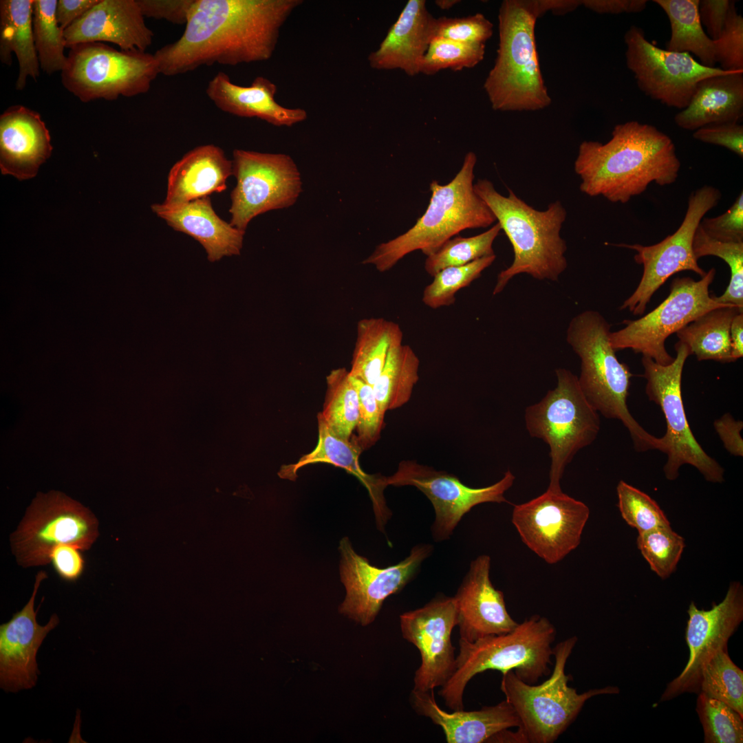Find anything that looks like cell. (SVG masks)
<instances>
[{
    "instance_id": "obj_8",
    "label": "cell",
    "mask_w": 743,
    "mask_h": 743,
    "mask_svg": "<svg viewBox=\"0 0 743 743\" xmlns=\"http://www.w3.org/2000/svg\"><path fill=\"white\" fill-rule=\"evenodd\" d=\"M577 642L571 636L553 648L554 665L550 678L539 685L519 679L513 670L502 674L501 690L519 720L516 731L521 742L552 743L575 720L585 702L601 694L619 693L608 686L578 693L568 686L570 676L565 667Z\"/></svg>"
},
{
    "instance_id": "obj_30",
    "label": "cell",
    "mask_w": 743,
    "mask_h": 743,
    "mask_svg": "<svg viewBox=\"0 0 743 743\" xmlns=\"http://www.w3.org/2000/svg\"><path fill=\"white\" fill-rule=\"evenodd\" d=\"M151 209L174 230L200 242L211 262L240 254L245 231L221 219L208 196L173 206L154 204Z\"/></svg>"
},
{
    "instance_id": "obj_52",
    "label": "cell",
    "mask_w": 743,
    "mask_h": 743,
    "mask_svg": "<svg viewBox=\"0 0 743 743\" xmlns=\"http://www.w3.org/2000/svg\"><path fill=\"white\" fill-rule=\"evenodd\" d=\"M693 137L700 142L726 148L743 157V126L740 122L709 125L694 131Z\"/></svg>"
},
{
    "instance_id": "obj_11",
    "label": "cell",
    "mask_w": 743,
    "mask_h": 743,
    "mask_svg": "<svg viewBox=\"0 0 743 743\" xmlns=\"http://www.w3.org/2000/svg\"><path fill=\"white\" fill-rule=\"evenodd\" d=\"M676 356L672 363L661 365L647 356H642L646 379L645 393L649 400L658 405L665 418L667 431L661 437L667 460L663 467L666 478L676 480L684 464L697 469L707 481H724V469L709 456L695 438L689 425L683 405L681 382L683 367L691 355L689 347L678 341Z\"/></svg>"
},
{
    "instance_id": "obj_15",
    "label": "cell",
    "mask_w": 743,
    "mask_h": 743,
    "mask_svg": "<svg viewBox=\"0 0 743 743\" xmlns=\"http://www.w3.org/2000/svg\"><path fill=\"white\" fill-rule=\"evenodd\" d=\"M232 162L237 180L229 209L233 226L246 231L256 216L297 202L302 182L290 155L235 149Z\"/></svg>"
},
{
    "instance_id": "obj_36",
    "label": "cell",
    "mask_w": 743,
    "mask_h": 743,
    "mask_svg": "<svg viewBox=\"0 0 743 743\" xmlns=\"http://www.w3.org/2000/svg\"><path fill=\"white\" fill-rule=\"evenodd\" d=\"M699 0H654L667 16L671 37L666 50L693 53L708 67L716 63L713 40L704 30L698 14Z\"/></svg>"
},
{
    "instance_id": "obj_34",
    "label": "cell",
    "mask_w": 743,
    "mask_h": 743,
    "mask_svg": "<svg viewBox=\"0 0 743 743\" xmlns=\"http://www.w3.org/2000/svg\"><path fill=\"white\" fill-rule=\"evenodd\" d=\"M400 325L384 318L358 321L349 373L373 385L382 371L389 350L402 343Z\"/></svg>"
},
{
    "instance_id": "obj_43",
    "label": "cell",
    "mask_w": 743,
    "mask_h": 743,
    "mask_svg": "<svg viewBox=\"0 0 743 743\" xmlns=\"http://www.w3.org/2000/svg\"><path fill=\"white\" fill-rule=\"evenodd\" d=\"M492 255L460 266L446 268L438 272L422 292L423 303L431 309L453 305L455 294L479 278L482 272L495 260Z\"/></svg>"
},
{
    "instance_id": "obj_13",
    "label": "cell",
    "mask_w": 743,
    "mask_h": 743,
    "mask_svg": "<svg viewBox=\"0 0 743 743\" xmlns=\"http://www.w3.org/2000/svg\"><path fill=\"white\" fill-rule=\"evenodd\" d=\"M715 273L711 268L698 281L689 277L675 278L669 295L658 306L638 319L623 321V328L610 332L612 348L631 349L664 365L672 363L674 358L665 347L670 335L711 310L732 305L718 303L709 294Z\"/></svg>"
},
{
    "instance_id": "obj_40",
    "label": "cell",
    "mask_w": 743,
    "mask_h": 743,
    "mask_svg": "<svg viewBox=\"0 0 743 743\" xmlns=\"http://www.w3.org/2000/svg\"><path fill=\"white\" fill-rule=\"evenodd\" d=\"M700 692L724 702L743 717V671L731 660L726 649L718 650L703 665Z\"/></svg>"
},
{
    "instance_id": "obj_33",
    "label": "cell",
    "mask_w": 743,
    "mask_h": 743,
    "mask_svg": "<svg viewBox=\"0 0 743 743\" xmlns=\"http://www.w3.org/2000/svg\"><path fill=\"white\" fill-rule=\"evenodd\" d=\"M34 0L0 1V60L11 65L12 53L17 56L19 74L15 87L23 90L27 78L39 76L40 65L34 46L32 15Z\"/></svg>"
},
{
    "instance_id": "obj_37",
    "label": "cell",
    "mask_w": 743,
    "mask_h": 743,
    "mask_svg": "<svg viewBox=\"0 0 743 743\" xmlns=\"http://www.w3.org/2000/svg\"><path fill=\"white\" fill-rule=\"evenodd\" d=\"M420 360L413 349L402 343L394 346L372 385L384 413L401 407L410 400L419 380Z\"/></svg>"
},
{
    "instance_id": "obj_41",
    "label": "cell",
    "mask_w": 743,
    "mask_h": 743,
    "mask_svg": "<svg viewBox=\"0 0 743 743\" xmlns=\"http://www.w3.org/2000/svg\"><path fill=\"white\" fill-rule=\"evenodd\" d=\"M693 250L697 259L704 256H715L729 267L731 277L724 292L713 295L715 301L732 305L743 310V242H722L709 237L698 225L693 237Z\"/></svg>"
},
{
    "instance_id": "obj_46",
    "label": "cell",
    "mask_w": 743,
    "mask_h": 743,
    "mask_svg": "<svg viewBox=\"0 0 743 743\" xmlns=\"http://www.w3.org/2000/svg\"><path fill=\"white\" fill-rule=\"evenodd\" d=\"M637 546L651 570L662 579L674 572L685 547L684 539L671 526L639 532Z\"/></svg>"
},
{
    "instance_id": "obj_45",
    "label": "cell",
    "mask_w": 743,
    "mask_h": 743,
    "mask_svg": "<svg viewBox=\"0 0 743 743\" xmlns=\"http://www.w3.org/2000/svg\"><path fill=\"white\" fill-rule=\"evenodd\" d=\"M696 710L705 743H742L743 717L727 704L698 693Z\"/></svg>"
},
{
    "instance_id": "obj_7",
    "label": "cell",
    "mask_w": 743,
    "mask_h": 743,
    "mask_svg": "<svg viewBox=\"0 0 743 743\" xmlns=\"http://www.w3.org/2000/svg\"><path fill=\"white\" fill-rule=\"evenodd\" d=\"M556 629L546 617L533 615L510 632L470 643L460 639L455 669L439 695L453 711L464 709L465 687L475 675L487 670H513L524 682L535 685L551 671Z\"/></svg>"
},
{
    "instance_id": "obj_29",
    "label": "cell",
    "mask_w": 743,
    "mask_h": 743,
    "mask_svg": "<svg viewBox=\"0 0 743 743\" xmlns=\"http://www.w3.org/2000/svg\"><path fill=\"white\" fill-rule=\"evenodd\" d=\"M433 19L424 0H409L378 47L368 56L369 66L400 69L410 76L420 74V62L432 39Z\"/></svg>"
},
{
    "instance_id": "obj_50",
    "label": "cell",
    "mask_w": 743,
    "mask_h": 743,
    "mask_svg": "<svg viewBox=\"0 0 743 743\" xmlns=\"http://www.w3.org/2000/svg\"><path fill=\"white\" fill-rule=\"evenodd\" d=\"M716 63L726 72H743V18L735 4L731 7L725 25L713 40Z\"/></svg>"
},
{
    "instance_id": "obj_21",
    "label": "cell",
    "mask_w": 743,
    "mask_h": 743,
    "mask_svg": "<svg viewBox=\"0 0 743 743\" xmlns=\"http://www.w3.org/2000/svg\"><path fill=\"white\" fill-rule=\"evenodd\" d=\"M687 612L689 660L681 674L668 684L660 702L685 692L699 693L703 665L718 650L726 649L729 638L743 620V587L740 582L733 581L720 603H713L710 610H704L691 602Z\"/></svg>"
},
{
    "instance_id": "obj_5",
    "label": "cell",
    "mask_w": 743,
    "mask_h": 743,
    "mask_svg": "<svg viewBox=\"0 0 743 743\" xmlns=\"http://www.w3.org/2000/svg\"><path fill=\"white\" fill-rule=\"evenodd\" d=\"M610 325L596 311L582 312L571 320L566 340L581 359L580 387L597 412L623 423L636 451L663 452L661 438L648 433L628 409L627 398L633 374L618 360L610 342Z\"/></svg>"
},
{
    "instance_id": "obj_59",
    "label": "cell",
    "mask_w": 743,
    "mask_h": 743,
    "mask_svg": "<svg viewBox=\"0 0 743 743\" xmlns=\"http://www.w3.org/2000/svg\"><path fill=\"white\" fill-rule=\"evenodd\" d=\"M539 17L546 12L565 14L581 5V1L573 0H534Z\"/></svg>"
},
{
    "instance_id": "obj_56",
    "label": "cell",
    "mask_w": 743,
    "mask_h": 743,
    "mask_svg": "<svg viewBox=\"0 0 743 743\" xmlns=\"http://www.w3.org/2000/svg\"><path fill=\"white\" fill-rule=\"evenodd\" d=\"M713 426L726 450L734 456H743V440L741 431L742 421L735 420L726 413L715 420Z\"/></svg>"
},
{
    "instance_id": "obj_44",
    "label": "cell",
    "mask_w": 743,
    "mask_h": 743,
    "mask_svg": "<svg viewBox=\"0 0 743 743\" xmlns=\"http://www.w3.org/2000/svg\"><path fill=\"white\" fill-rule=\"evenodd\" d=\"M484 54L485 43H466L435 37L420 62L419 72L434 75L444 69L460 71L472 68L483 60Z\"/></svg>"
},
{
    "instance_id": "obj_51",
    "label": "cell",
    "mask_w": 743,
    "mask_h": 743,
    "mask_svg": "<svg viewBox=\"0 0 743 743\" xmlns=\"http://www.w3.org/2000/svg\"><path fill=\"white\" fill-rule=\"evenodd\" d=\"M700 226L712 239L722 242H743V192L731 207L715 217H703Z\"/></svg>"
},
{
    "instance_id": "obj_6",
    "label": "cell",
    "mask_w": 743,
    "mask_h": 743,
    "mask_svg": "<svg viewBox=\"0 0 743 743\" xmlns=\"http://www.w3.org/2000/svg\"><path fill=\"white\" fill-rule=\"evenodd\" d=\"M538 18L534 1L505 0L501 3L497 56L484 83L494 110L537 111L551 103L538 61Z\"/></svg>"
},
{
    "instance_id": "obj_23",
    "label": "cell",
    "mask_w": 743,
    "mask_h": 743,
    "mask_svg": "<svg viewBox=\"0 0 743 743\" xmlns=\"http://www.w3.org/2000/svg\"><path fill=\"white\" fill-rule=\"evenodd\" d=\"M490 569L491 557H477L453 596L460 639L470 643L510 632L518 625L506 610L504 593L492 584Z\"/></svg>"
},
{
    "instance_id": "obj_54",
    "label": "cell",
    "mask_w": 743,
    "mask_h": 743,
    "mask_svg": "<svg viewBox=\"0 0 743 743\" xmlns=\"http://www.w3.org/2000/svg\"><path fill=\"white\" fill-rule=\"evenodd\" d=\"M81 550L69 544L58 545L52 550L50 562L61 579L74 582L81 577L85 566Z\"/></svg>"
},
{
    "instance_id": "obj_9",
    "label": "cell",
    "mask_w": 743,
    "mask_h": 743,
    "mask_svg": "<svg viewBox=\"0 0 743 743\" xmlns=\"http://www.w3.org/2000/svg\"><path fill=\"white\" fill-rule=\"evenodd\" d=\"M555 372L556 387L528 407L524 419L530 435L543 440L550 447L548 487L560 488L566 466L580 449L596 438L600 419L585 397L578 377L564 368Z\"/></svg>"
},
{
    "instance_id": "obj_53",
    "label": "cell",
    "mask_w": 743,
    "mask_h": 743,
    "mask_svg": "<svg viewBox=\"0 0 743 743\" xmlns=\"http://www.w3.org/2000/svg\"><path fill=\"white\" fill-rule=\"evenodd\" d=\"M144 17L185 25L193 0H137Z\"/></svg>"
},
{
    "instance_id": "obj_39",
    "label": "cell",
    "mask_w": 743,
    "mask_h": 743,
    "mask_svg": "<svg viewBox=\"0 0 743 743\" xmlns=\"http://www.w3.org/2000/svg\"><path fill=\"white\" fill-rule=\"evenodd\" d=\"M57 0H34L32 28L40 68L47 74L62 72L67 56L65 55L64 30L56 18Z\"/></svg>"
},
{
    "instance_id": "obj_12",
    "label": "cell",
    "mask_w": 743,
    "mask_h": 743,
    "mask_svg": "<svg viewBox=\"0 0 743 743\" xmlns=\"http://www.w3.org/2000/svg\"><path fill=\"white\" fill-rule=\"evenodd\" d=\"M99 535L98 521L87 508L65 494L38 493L10 536L12 552L23 568L50 563L61 544L89 550Z\"/></svg>"
},
{
    "instance_id": "obj_55",
    "label": "cell",
    "mask_w": 743,
    "mask_h": 743,
    "mask_svg": "<svg viewBox=\"0 0 743 743\" xmlns=\"http://www.w3.org/2000/svg\"><path fill=\"white\" fill-rule=\"evenodd\" d=\"M735 4L730 0H702L699 1L698 14L707 34L715 40L720 34L726 21L729 11Z\"/></svg>"
},
{
    "instance_id": "obj_1",
    "label": "cell",
    "mask_w": 743,
    "mask_h": 743,
    "mask_svg": "<svg viewBox=\"0 0 743 743\" xmlns=\"http://www.w3.org/2000/svg\"><path fill=\"white\" fill-rule=\"evenodd\" d=\"M302 0H193L181 36L154 54L160 74L173 76L214 64L269 60L280 31Z\"/></svg>"
},
{
    "instance_id": "obj_16",
    "label": "cell",
    "mask_w": 743,
    "mask_h": 743,
    "mask_svg": "<svg viewBox=\"0 0 743 743\" xmlns=\"http://www.w3.org/2000/svg\"><path fill=\"white\" fill-rule=\"evenodd\" d=\"M624 41L626 65L640 91L670 107L684 109L702 79L732 72L705 67L689 53L661 49L636 25L627 30Z\"/></svg>"
},
{
    "instance_id": "obj_47",
    "label": "cell",
    "mask_w": 743,
    "mask_h": 743,
    "mask_svg": "<svg viewBox=\"0 0 743 743\" xmlns=\"http://www.w3.org/2000/svg\"><path fill=\"white\" fill-rule=\"evenodd\" d=\"M616 492L621 517L638 533L670 526L664 512L647 494L623 480L618 482Z\"/></svg>"
},
{
    "instance_id": "obj_19",
    "label": "cell",
    "mask_w": 743,
    "mask_h": 743,
    "mask_svg": "<svg viewBox=\"0 0 743 743\" xmlns=\"http://www.w3.org/2000/svg\"><path fill=\"white\" fill-rule=\"evenodd\" d=\"M515 479L508 470L492 485L471 488L453 474L407 460L400 462L397 471L387 477V482L389 486H414L426 495L435 511L433 538L442 541L450 538L462 517L474 506L487 502H508L504 494Z\"/></svg>"
},
{
    "instance_id": "obj_17",
    "label": "cell",
    "mask_w": 743,
    "mask_h": 743,
    "mask_svg": "<svg viewBox=\"0 0 743 743\" xmlns=\"http://www.w3.org/2000/svg\"><path fill=\"white\" fill-rule=\"evenodd\" d=\"M590 509L561 488L515 505L512 522L524 544L549 564L561 561L580 544Z\"/></svg>"
},
{
    "instance_id": "obj_20",
    "label": "cell",
    "mask_w": 743,
    "mask_h": 743,
    "mask_svg": "<svg viewBox=\"0 0 743 743\" xmlns=\"http://www.w3.org/2000/svg\"><path fill=\"white\" fill-rule=\"evenodd\" d=\"M402 637L419 650L421 664L413 678V690L429 691L443 687L455 669L451 642L457 625L454 597L438 596L423 607L400 616Z\"/></svg>"
},
{
    "instance_id": "obj_27",
    "label": "cell",
    "mask_w": 743,
    "mask_h": 743,
    "mask_svg": "<svg viewBox=\"0 0 743 743\" xmlns=\"http://www.w3.org/2000/svg\"><path fill=\"white\" fill-rule=\"evenodd\" d=\"M277 85L257 76L248 86L234 83L229 76L217 72L208 83L206 94L221 111L242 118H257L277 127H292L307 119V111L290 108L275 100Z\"/></svg>"
},
{
    "instance_id": "obj_3",
    "label": "cell",
    "mask_w": 743,
    "mask_h": 743,
    "mask_svg": "<svg viewBox=\"0 0 743 743\" xmlns=\"http://www.w3.org/2000/svg\"><path fill=\"white\" fill-rule=\"evenodd\" d=\"M474 190L486 204L508 238L514 259L497 277L493 291L501 292L517 274L525 273L538 280L557 281L567 268V246L560 231L567 212L561 202H551L544 211H538L518 197L508 189L501 195L487 179H479Z\"/></svg>"
},
{
    "instance_id": "obj_60",
    "label": "cell",
    "mask_w": 743,
    "mask_h": 743,
    "mask_svg": "<svg viewBox=\"0 0 743 743\" xmlns=\"http://www.w3.org/2000/svg\"><path fill=\"white\" fill-rule=\"evenodd\" d=\"M731 356L734 361L743 356V312L736 314L730 327Z\"/></svg>"
},
{
    "instance_id": "obj_49",
    "label": "cell",
    "mask_w": 743,
    "mask_h": 743,
    "mask_svg": "<svg viewBox=\"0 0 743 743\" xmlns=\"http://www.w3.org/2000/svg\"><path fill=\"white\" fill-rule=\"evenodd\" d=\"M493 23L481 14L461 18H434L432 39L440 37L466 43H485L493 32Z\"/></svg>"
},
{
    "instance_id": "obj_61",
    "label": "cell",
    "mask_w": 743,
    "mask_h": 743,
    "mask_svg": "<svg viewBox=\"0 0 743 743\" xmlns=\"http://www.w3.org/2000/svg\"><path fill=\"white\" fill-rule=\"evenodd\" d=\"M459 1L457 0H438L435 4L442 10H448L455 5Z\"/></svg>"
},
{
    "instance_id": "obj_26",
    "label": "cell",
    "mask_w": 743,
    "mask_h": 743,
    "mask_svg": "<svg viewBox=\"0 0 743 743\" xmlns=\"http://www.w3.org/2000/svg\"><path fill=\"white\" fill-rule=\"evenodd\" d=\"M318 441L315 448L293 464L283 465L279 473L282 479L294 481L301 468L316 463H327L345 470L354 475L368 491L373 505L377 528L385 532L391 517L387 506L384 491L389 486L387 477L371 475L360 467L359 457L363 451L356 437L345 440L337 435L326 424L320 412L317 414Z\"/></svg>"
},
{
    "instance_id": "obj_14",
    "label": "cell",
    "mask_w": 743,
    "mask_h": 743,
    "mask_svg": "<svg viewBox=\"0 0 743 743\" xmlns=\"http://www.w3.org/2000/svg\"><path fill=\"white\" fill-rule=\"evenodd\" d=\"M721 197L719 189L704 185L691 193L685 217L674 233L651 246L616 245L636 251L634 260L643 266L637 288L620 310L627 309L634 315L643 314L654 293L674 274L689 270L701 277L705 275L707 272L698 265L693 250V237L701 219L718 205Z\"/></svg>"
},
{
    "instance_id": "obj_58",
    "label": "cell",
    "mask_w": 743,
    "mask_h": 743,
    "mask_svg": "<svg viewBox=\"0 0 743 743\" xmlns=\"http://www.w3.org/2000/svg\"><path fill=\"white\" fill-rule=\"evenodd\" d=\"M99 0H58L56 18L60 27L65 30Z\"/></svg>"
},
{
    "instance_id": "obj_35",
    "label": "cell",
    "mask_w": 743,
    "mask_h": 743,
    "mask_svg": "<svg viewBox=\"0 0 743 743\" xmlns=\"http://www.w3.org/2000/svg\"><path fill=\"white\" fill-rule=\"evenodd\" d=\"M743 312L735 305L711 310L676 332L698 360H713L722 363L735 362L731 356L730 327L733 319Z\"/></svg>"
},
{
    "instance_id": "obj_48",
    "label": "cell",
    "mask_w": 743,
    "mask_h": 743,
    "mask_svg": "<svg viewBox=\"0 0 743 743\" xmlns=\"http://www.w3.org/2000/svg\"><path fill=\"white\" fill-rule=\"evenodd\" d=\"M350 379L358 395V418L356 425L357 442L363 451L374 446L380 438L384 427V413L378 402L372 385L352 376Z\"/></svg>"
},
{
    "instance_id": "obj_32",
    "label": "cell",
    "mask_w": 743,
    "mask_h": 743,
    "mask_svg": "<svg viewBox=\"0 0 743 743\" xmlns=\"http://www.w3.org/2000/svg\"><path fill=\"white\" fill-rule=\"evenodd\" d=\"M743 116V72L700 80L688 105L674 116L677 126L696 131L718 123L740 122Z\"/></svg>"
},
{
    "instance_id": "obj_22",
    "label": "cell",
    "mask_w": 743,
    "mask_h": 743,
    "mask_svg": "<svg viewBox=\"0 0 743 743\" xmlns=\"http://www.w3.org/2000/svg\"><path fill=\"white\" fill-rule=\"evenodd\" d=\"M46 578L45 571L36 574L27 604L0 626V685L6 691L16 692L36 685L38 649L47 634L59 623L56 614L44 626L36 621L34 600L40 584Z\"/></svg>"
},
{
    "instance_id": "obj_10",
    "label": "cell",
    "mask_w": 743,
    "mask_h": 743,
    "mask_svg": "<svg viewBox=\"0 0 743 743\" xmlns=\"http://www.w3.org/2000/svg\"><path fill=\"white\" fill-rule=\"evenodd\" d=\"M67 56L62 84L83 103L145 94L160 74L153 54L118 50L100 42L74 45Z\"/></svg>"
},
{
    "instance_id": "obj_25",
    "label": "cell",
    "mask_w": 743,
    "mask_h": 743,
    "mask_svg": "<svg viewBox=\"0 0 743 743\" xmlns=\"http://www.w3.org/2000/svg\"><path fill=\"white\" fill-rule=\"evenodd\" d=\"M50 135L40 114L25 106L10 107L0 116V168L20 180L33 177L50 156Z\"/></svg>"
},
{
    "instance_id": "obj_28",
    "label": "cell",
    "mask_w": 743,
    "mask_h": 743,
    "mask_svg": "<svg viewBox=\"0 0 743 743\" xmlns=\"http://www.w3.org/2000/svg\"><path fill=\"white\" fill-rule=\"evenodd\" d=\"M410 699L418 714L430 718L442 729L448 743L489 742L498 733L519 726V718L506 700L480 710L449 713L438 705L433 690L413 689Z\"/></svg>"
},
{
    "instance_id": "obj_31",
    "label": "cell",
    "mask_w": 743,
    "mask_h": 743,
    "mask_svg": "<svg viewBox=\"0 0 743 743\" xmlns=\"http://www.w3.org/2000/svg\"><path fill=\"white\" fill-rule=\"evenodd\" d=\"M233 175V162L214 144L200 145L184 154L169 171L162 204L178 205L219 193Z\"/></svg>"
},
{
    "instance_id": "obj_38",
    "label": "cell",
    "mask_w": 743,
    "mask_h": 743,
    "mask_svg": "<svg viewBox=\"0 0 743 743\" xmlns=\"http://www.w3.org/2000/svg\"><path fill=\"white\" fill-rule=\"evenodd\" d=\"M327 389L321 414L339 437L349 440L358 418V395L349 371L332 369L326 376Z\"/></svg>"
},
{
    "instance_id": "obj_57",
    "label": "cell",
    "mask_w": 743,
    "mask_h": 743,
    "mask_svg": "<svg viewBox=\"0 0 743 743\" xmlns=\"http://www.w3.org/2000/svg\"><path fill=\"white\" fill-rule=\"evenodd\" d=\"M646 0H585L581 5L599 14L638 13L646 8Z\"/></svg>"
},
{
    "instance_id": "obj_42",
    "label": "cell",
    "mask_w": 743,
    "mask_h": 743,
    "mask_svg": "<svg viewBox=\"0 0 743 743\" xmlns=\"http://www.w3.org/2000/svg\"><path fill=\"white\" fill-rule=\"evenodd\" d=\"M502 228L499 223L477 235L470 237H455L446 241L439 250L427 257L424 269L434 277L440 270L452 266H460L480 258L494 255L493 244Z\"/></svg>"
},
{
    "instance_id": "obj_24",
    "label": "cell",
    "mask_w": 743,
    "mask_h": 743,
    "mask_svg": "<svg viewBox=\"0 0 743 743\" xmlns=\"http://www.w3.org/2000/svg\"><path fill=\"white\" fill-rule=\"evenodd\" d=\"M153 36L137 0H99L64 30L69 48L85 43L110 42L122 50L146 51Z\"/></svg>"
},
{
    "instance_id": "obj_4",
    "label": "cell",
    "mask_w": 743,
    "mask_h": 743,
    "mask_svg": "<svg viewBox=\"0 0 743 743\" xmlns=\"http://www.w3.org/2000/svg\"><path fill=\"white\" fill-rule=\"evenodd\" d=\"M477 156L468 152L455 177L442 185L430 184L431 196L425 213L406 233L381 243L362 263L384 272L408 254L420 250L427 257L466 229L486 228L496 218L473 187Z\"/></svg>"
},
{
    "instance_id": "obj_18",
    "label": "cell",
    "mask_w": 743,
    "mask_h": 743,
    "mask_svg": "<svg viewBox=\"0 0 743 743\" xmlns=\"http://www.w3.org/2000/svg\"><path fill=\"white\" fill-rule=\"evenodd\" d=\"M340 574L346 590L341 614L363 626L372 623L389 596L402 590L418 573L424 560L432 552L430 544L413 546L399 563L378 568L357 554L347 537L340 541Z\"/></svg>"
},
{
    "instance_id": "obj_2",
    "label": "cell",
    "mask_w": 743,
    "mask_h": 743,
    "mask_svg": "<svg viewBox=\"0 0 743 743\" xmlns=\"http://www.w3.org/2000/svg\"><path fill=\"white\" fill-rule=\"evenodd\" d=\"M680 166L669 136L653 125L632 120L616 125L606 143L583 141L574 170L583 193L626 204L652 182L661 186L674 184Z\"/></svg>"
}]
</instances>
